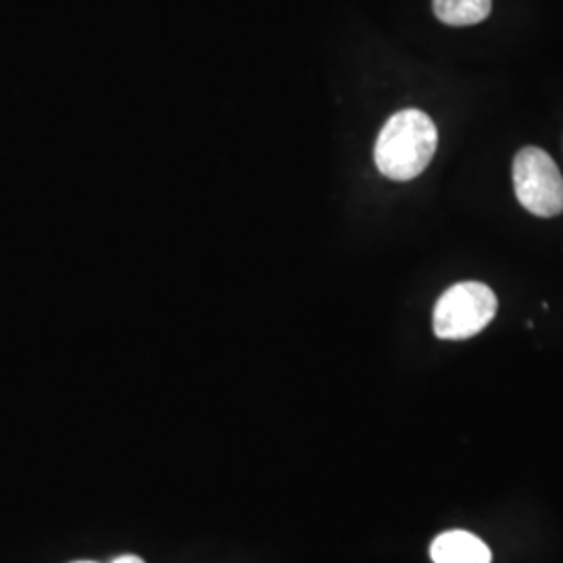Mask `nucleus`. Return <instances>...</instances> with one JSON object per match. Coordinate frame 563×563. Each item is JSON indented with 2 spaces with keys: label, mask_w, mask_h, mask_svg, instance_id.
I'll list each match as a JSON object with an SVG mask.
<instances>
[{
  "label": "nucleus",
  "mask_w": 563,
  "mask_h": 563,
  "mask_svg": "<svg viewBox=\"0 0 563 563\" xmlns=\"http://www.w3.org/2000/svg\"><path fill=\"white\" fill-rule=\"evenodd\" d=\"M437 18L446 25H474L490 15L493 0H434Z\"/></svg>",
  "instance_id": "39448f33"
},
{
  "label": "nucleus",
  "mask_w": 563,
  "mask_h": 563,
  "mask_svg": "<svg viewBox=\"0 0 563 563\" xmlns=\"http://www.w3.org/2000/svg\"><path fill=\"white\" fill-rule=\"evenodd\" d=\"M430 558L434 563H490V549L472 532L449 530L430 544Z\"/></svg>",
  "instance_id": "20e7f679"
},
{
  "label": "nucleus",
  "mask_w": 563,
  "mask_h": 563,
  "mask_svg": "<svg viewBox=\"0 0 563 563\" xmlns=\"http://www.w3.org/2000/svg\"><path fill=\"white\" fill-rule=\"evenodd\" d=\"M437 144L434 121L420 109H405L384 123L374 148L376 167L390 180H413L432 162Z\"/></svg>",
  "instance_id": "f257e3e1"
},
{
  "label": "nucleus",
  "mask_w": 563,
  "mask_h": 563,
  "mask_svg": "<svg viewBox=\"0 0 563 563\" xmlns=\"http://www.w3.org/2000/svg\"><path fill=\"white\" fill-rule=\"evenodd\" d=\"M71 563H99V562H86V560H84V562H71Z\"/></svg>",
  "instance_id": "0eeeda50"
},
{
  "label": "nucleus",
  "mask_w": 563,
  "mask_h": 563,
  "mask_svg": "<svg viewBox=\"0 0 563 563\" xmlns=\"http://www.w3.org/2000/svg\"><path fill=\"white\" fill-rule=\"evenodd\" d=\"M497 305L495 292L483 282L455 284L434 307V334L443 341L472 339L493 322Z\"/></svg>",
  "instance_id": "f03ea898"
},
{
  "label": "nucleus",
  "mask_w": 563,
  "mask_h": 563,
  "mask_svg": "<svg viewBox=\"0 0 563 563\" xmlns=\"http://www.w3.org/2000/svg\"><path fill=\"white\" fill-rule=\"evenodd\" d=\"M514 188L523 209L539 218L563 213V176L555 162L537 146H526L514 159Z\"/></svg>",
  "instance_id": "7ed1b4c3"
},
{
  "label": "nucleus",
  "mask_w": 563,
  "mask_h": 563,
  "mask_svg": "<svg viewBox=\"0 0 563 563\" xmlns=\"http://www.w3.org/2000/svg\"><path fill=\"white\" fill-rule=\"evenodd\" d=\"M111 563H144V560H141L139 555H120Z\"/></svg>",
  "instance_id": "423d86ee"
}]
</instances>
